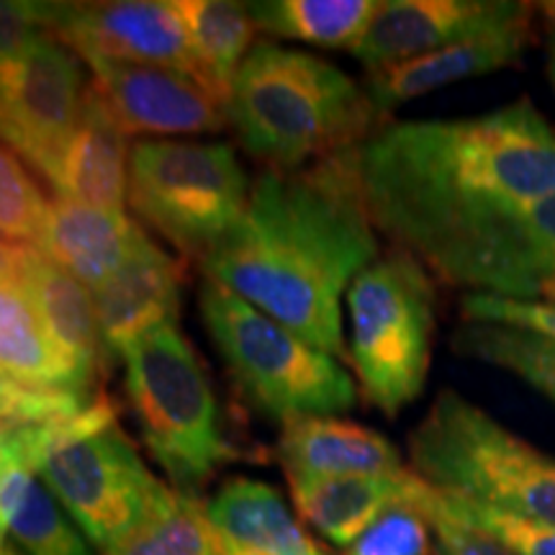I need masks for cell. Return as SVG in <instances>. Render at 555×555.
Returning a JSON list of instances; mask_svg holds the SVG:
<instances>
[{"mask_svg": "<svg viewBox=\"0 0 555 555\" xmlns=\"http://www.w3.org/2000/svg\"><path fill=\"white\" fill-rule=\"evenodd\" d=\"M453 350L504 367L555 401V339L504 324L466 322L453 335Z\"/></svg>", "mask_w": 555, "mask_h": 555, "instance_id": "obj_26", "label": "cell"}, {"mask_svg": "<svg viewBox=\"0 0 555 555\" xmlns=\"http://www.w3.org/2000/svg\"><path fill=\"white\" fill-rule=\"evenodd\" d=\"M121 363L131 414L150 457L178 491L198 494L240 453L224 435L211 378L189 337L178 322H168L139 337Z\"/></svg>", "mask_w": 555, "mask_h": 555, "instance_id": "obj_5", "label": "cell"}, {"mask_svg": "<svg viewBox=\"0 0 555 555\" xmlns=\"http://www.w3.org/2000/svg\"><path fill=\"white\" fill-rule=\"evenodd\" d=\"M50 204L29 165L3 144L0 155V232L3 242L37 245L44 234Z\"/></svg>", "mask_w": 555, "mask_h": 555, "instance_id": "obj_29", "label": "cell"}, {"mask_svg": "<svg viewBox=\"0 0 555 555\" xmlns=\"http://www.w3.org/2000/svg\"><path fill=\"white\" fill-rule=\"evenodd\" d=\"M468 294L517 301L555 296V193L530 206L478 260Z\"/></svg>", "mask_w": 555, "mask_h": 555, "instance_id": "obj_21", "label": "cell"}, {"mask_svg": "<svg viewBox=\"0 0 555 555\" xmlns=\"http://www.w3.org/2000/svg\"><path fill=\"white\" fill-rule=\"evenodd\" d=\"M93 88L127 137L211 134L227 127L224 103L198 80L165 67L90 62Z\"/></svg>", "mask_w": 555, "mask_h": 555, "instance_id": "obj_13", "label": "cell"}, {"mask_svg": "<svg viewBox=\"0 0 555 555\" xmlns=\"http://www.w3.org/2000/svg\"><path fill=\"white\" fill-rule=\"evenodd\" d=\"M378 0H260L247 3L249 16L260 31L278 39L307 41L314 47L352 50L363 37Z\"/></svg>", "mask_w": 555, "mask_h": 555, "instance_id": "obj_25", "label": "cell"}, {"mask_svg": "<svg viewBox=\"0 0 555 555\" xmlns=\"http://www.w3.org/2000/svg\"><path fill=\"white\" fill-rule=\"evenodd\" d=\"M350 363L373 406L397 416L425 391L437 291L414 255L388 247L347 288Z\"/></svg>", "mask_w": 555, "mask_h": 555, "instance_id": "obj_7", "label": "cell"}, {"mask_svg": "<svg viewBox=\"0 0 555 555\" xmlns=\"http://www.w3.org/2000/svg\"><path fill=\"white\" fill-rule=\"evenodd\" d=\"M249 178L232 144L139 139L129 163V208L180 258L204 260L245 217Z\"/></svg>", "mask_w": 555, "mask_h": 555, "instance_id": "obj_8", "label": "cell"}, {"mask_svg": "<svg viewBox=\"0 0 555 555\" xmlns=\"http://www.w3.org/2000/svg\"><path fill=\"white\" fill-rule=\"evenodd\" d=\"M176 11L189 34L198 82L227 106L234 75L255 47L253 37L258 31L247 3L176 0Z\"/></svg>", "mask_w": 555, "mask_h": 555, "instance_id": "obj_24", "label": "cell"}, {"mask_svg": "<svg viewBox=\"0 0 555 555\" xmlns=\"http://www.w3.org/2000/svg\"><path fill=\"white\" fill-rule=\"evenodd\" d=\"M440 494L453 515L466 519L478 530L489 532L491 538L502 540L517 555H555V527L527 522V519L502 515V512H491L486 506L466 502V499L446 494V491H440Z\"/></svg>", "mask_w": 555, "mask_h": 555, "instance_id": "obj_33", "label": "cell"}, {"mask_svg": "<svg viewBox=\"0 0 555 555\" xmlns=\"http://www.w3.org/2000/svg\"><path fill=\"white\" fill-rule=\"evenodd\" d=\"M461 311L466 322L504 324L535 332L547 339H555V304L547 301H517L489 294H466L461 301Z\"/></svg>", "mask_w": 555, "mask_h": 555, "instance_id": "obj_34", "label": "cell"}, {"mask_svg": "<svg viewBox=\"0 0 555 555\" xmlns=\"http://www.w3.org/2000/svg\"><path fill=\"white\" fill-rule=\"evenodd\" d=\"M530 21L532 5L512 0H384L350 54L367 73H380L457 41Z\"/></svg>", "mask_w": 555, "mask_h": 555, "instance_id": "obj_12", "label": "cell"}, {"mask_svg": "<svg viewBox=\"0 0 555 555\" xmlns=\"http://www.w3.org/2000/svg\"><path fill=\"white\" fill-rule=\"evenodd\" d=\"M412 470L435 489L491 512L555 527V455L522 440L453 388L409 435Z\"/></svg>", "mask_w": 555, "mask_h": 555, "instance_id": "obj_4", "label": "cell"}, {"mask_svg": "<svg viewBox=\"0 0 555 555\" xmlns=\"http://www.w3.org/2000/svg\"><path fill=\"white\" fill-rule=\"evenodd\" d=\"M198 309L229 373L262 414L283 425L298 416H335L356 406V384L337 358L245 298L204 281Z\"/></svg>", "mask_w": 555, "mask_h": 555, "instance_id": "obj_6", "label": "cell"}, {"mask_svg": "<svg viewBox=\"0 0 555 555\" xmlns=\"http://www.w3.org/2000/svg\"><path fill=\"white\" fill-rule=\"evenodd\" d=\"M0 367L3 378L18 384L99 393V386L57 350L24 291L5 278L0 281Z\"/></svg>", "mask_w": 555, "mask_h": 555, "instance_id": "obj_23", "label": "cell"}, {"mask_svg": "<svg viewBox=\"0 0 555 555\" xmlns=\"http://www.w3.org/2000/svg\"><path fill=\"white\" fill-rule=\"evenodd\" d=\"M358 147L304 168L262 170L249 189L245 217L198 262L206 281L332 358L345 356L339 298L380 255Z\"/></svg>", "mask_w": 555, "mask_h": 555, "instance_id": "obj_2", "label": "cell"}, {"mask_svg": "<svg viewBox=\"0 0 555 555\" xmlns=\"http://www.w3.org/2000/svg\"><path fill=\"white\" fill-rule=\"evenodd\" d=\"M0 555H26V553L21 551L18 545H13L11 540H3V545H0Z\"/></svg>", "mask_w": 555, "mask_h": 555, "instance_id": "obj_36", "label": "cell"}, {"mask_svg": "<svg viewBox=\"0 0 555 555\" xmlns=\"http://www.w3.org/2000/svg\"><path fill=\"white\" fill-rule=\"evenodd\" d=\"M221 555H260V553H242V551H232V547L221 545Z\"/></svg>", "mask_w": 555, "mask_h": 555, "instance_id": "obj_38", "label": "cell"}, {"mask_svg": "<svg viewBox=\"0 0 555 555\" xmlns=\"http://www.w3.org/2000/svg\"><path fill=\"white\" fill-rule=\"evenodd\" d=\"M412 504L429 519L437 555H517L502 540L491 538L489 532L478 530L466 519L453 515L442 502L440 489H435L425 478H422Z\"/></svg>", "mask_w": 555, "mask_h": 555, "instance_id": "obj_32", "label": "cell"}, {"mask_svg": "<svg viewBox=\"0 0 555 555\" xmlns=\"http://www.w3.org/2000/svg\"><path fill=\"white\" fill-rule=\"evenodd\" d=\"M545 73L555 93V24H551V31H547V41H545Z\"/></svg>", "mask_w": 555, "mask_h": 555, "instance_id": "obj_35", "label": "cell"}, {"mask_svg": "<svg viewBox=\"0 0 555 555\" xmlns=\"http://www.w3.org/2000/svg\"><path fill=\"white\" fill-rule=\"evenodd\" d=\"M39 481L101 555L165 515L178 499V489L152 474L119 425L54 453Z\"/></svg>", "mask_w": 555, "mask_h": 555, "instance_id": "obj_9", "label": "cell"}, {"mask_svg": "<svg viewBox=\"0 0 555 555\" xmlns=\"http://www.w3.org/2000/svg\"><path fill=\"white\" fill-rule=\"evenodd\" d=\"M82 60L50 31H39L24 50L0 60V129L5 147L47 183L86 106Z\"/></svg>", "mask_w": 555, "mask_h": 555, "instance_id": "obj_10", "label": "cell"}, {"mask_svg": "<svg viewBox=\"0 0 555 555\" xmlns=\"http://www.w3.org/2000/svg\"><path fill=\"white\" fill-rule=\"evenodd\" d=\"M185 278V258L165 253L147 237L119 273L111 275L101 288L90 291L103 350L111 363L121 360L139 337L176 322Z\"/></svg>", "mask_w": 555, "mask_h": 555, "instance_id": "obj_15", "label": "cell"}, {"mask_svg": "<svg viewBox=\"0 0 555 555\" xmlns=\"http://www.w3.org/2000/svg\"><path fill=\"white\" fill-rule=\"evenodd\" d=\"M221 545L260 555H327L283 502L273 486L232 478L206 502Z\"/></svg>", "mask_w": 555, "mask_h": 555, "instance_id": "obj_22", "label": "cell"}, {"mask_svg": "<svg viewBox=\"0 0 555 555\" xmlns=\"http://www.w3.org/2000/svg\"><path fill=\"white\" fill-rule=\"evenodd\" d=\"M540 9H543V16L551 21V24H555V3H543Z\"/></svg>", "mask_w": 555, "mask_h": 555, "instance_id": "obj_37", "label": "cell"}, {"mask_svg": "<svg viewBox=\"0 0 555 555\" xmlns=\"http://www.w3.org/2000/svg\"><path fill=\"white\" fill-rule=\"evenodd\" d=\"M358 168L378 234L463 288L502 232L555 193V127L530 99L461 119L393 121L360 144Z\"/></svg>", "mask_w": 555, "mask_h": 555, "instance_id": "obj_1", "label": "cell"}, {"mask_svg": "<svg viewBox=\"0 0 555 555\" xmlns=\"http://www.w3.org/2000/svg\"><path fill=\"white\" fill-rule=\"evenodd\" d=\"M103 555H221V540L208 522L206 502L178 491L176 504Z\"/></svg>", "mask_w": 555, "mask_h": 555, "instance_id": "obj_27", "label": "cell"}, {"mask_svg": "<svg viewBox=\"0 0 555 555\" xmlns=\"http://www.w3.org/2000/svg\"><path fill=\"white\" fill-rule=\"evenodd\" d=\"M99 393H82L62 386H29L18 380H0V414L3 429L39 427L50 422L69 420L93 404Z\"/></svg>", "mask_w": 555, "mask_h": 555, "instance_id": "obj_30", "label": "cell"}, {"mask_svg": "<svg viewBox=\"0 0 555 555\" xmlns=\"http://www.w3.org/2000/svg\"><path fill=\"white\" fill-rule=\"evenodd\" d=\"M435 535L414 504H397L347 547L345 555H429Z\"/></svg>", "mask_w": 555, "mask_h": 555, "instance_id": "obj_31", "label": "cell"}, {"mask_svg": "<svg viewBox=\"0 0 555 555\" xmlns=\"http://www.w3.org/2000/svg\"><path fill=\"white\" fill-rule=\"evenodd\" d=\"M527 44H530V24L506 26V29L481 34V37L457 41L446 50L401 62L397 67L371 73L363 88L380 116L386 111L399 108L401 103L422 99L437 88L517 65Z\"/></svg>", "mask_w": 555, "mask_h": 555, "instance_id": "obj_17", "label": "cell"}, {"mask_svg": "<svg viewBox=\"0 0 555 555\" xmlns=\"http://www.w3.org/2000/svg\"><path fill=\"white\" fill-rule=\"evenodd\" d=\"M420 486L422 476L404 468L378 476L291 481V496L304 522L347 551L384 512L397 504H412Z\"/></svg>", "mask_w": 555, "mask_h": 555, "instance_id": "obj_20", "label": "cell"}, {"mask_svg": "<svg viewBox=\"0 0 555 555\" xmlns=\"http://www.w3.org/2000/svg\"><path fill=\"white\" fill-rule=\"evenodd\" d=\"M275 455L286 470L288 483L397 474L406 468L388 437L337 416H298L283 422Z\"/></svg>", "mask_w": 555, "mask_h": 555, "instance_id": "obj_16", "label": "cell"}, {"mask_svg": "<svg viewBox=\"0 0 555 555\" xmlns=\"http://www.w3.org/2000/svg\"><path fill=\"white\" fill-rule=\"evenodd\" d=\"M129 163L127 131L90 82L86 106L60 159L52 189L62 198L80 201L103 211H127Z\"/></svg>", "mask_w": 555, "mask_h": 555, "instance_id": "obj_19", "label": "cell"}, {"mask_svg": "<svg viewBox=\"0 0 555 555\" xmlns=\"http://www.w3.org/2000/svg\"><path fill=\"white\" fill-rule=\"evenodd\" d=\"M0 275L24 291L57 350L90 384L99 386V376L108 371L111 360L103 350L93 294L44 249L24 242H3Z\"/></svg>", "mask_w": 555, "mask_h": 555, "instance_id": "obj_14", "label": "cell"}, {"mask_svg": "<svg viewBox=\"0 0 555 555\" xmlns=\"http://www.w3.org/2000/svg\"><path fill=\"white\" fill-rule=\"evenodd\" d=\"M52 37L82 62L165 67L198 80L189 34L176 0L114 3H34Z\"/></svg>", "mask_w": 555, "mask_h": 555, "instance_id": "obj_11", "label": "cell"}, {"mask_svg": "<svg viewBox=\"0 0 555 555\" xmlns=\"http://www.w3.org/2000/svg\"><path fill=\"white\" fill-rule=\"evenodd\" d=\"M147 240L127 211H103L80 201L54 196L39 247L88 291L101 288Z\"/></svg>", "mask_w": 555, "mask_h": 555, "instance_id": "obj_18", "label": "cell"}, {"mask_svg": "<svg viewBox=\"0 0 555 555\" xmlns=\"http://www.w3.org/2000/svg\"><path fill=\"white\" fill-rule=\"evenodd\" d=\"M227 121L266 170H294L373 134L365 88L317 54L258 41L234 75Z\"/></svg>", "mask_w": 555, "mask_h": 555, "instance_id": "obj_3", "label": "cell"}, {"mask_svg": "<svg viewBox=\"0 0 555 555\" xmlns=\"http://www.w3.org/2000/svg\"><path fill=\"white\" fill-rule=\"evenodd\" d=\"M3 540L26 555H93L90 540L41 481L31 483L24 504L3 527Z\"/></svg>", "mask_w": 555, "mask_h": 555, "instance_id": "obj_28", "label": "cell"}]
</instances>
